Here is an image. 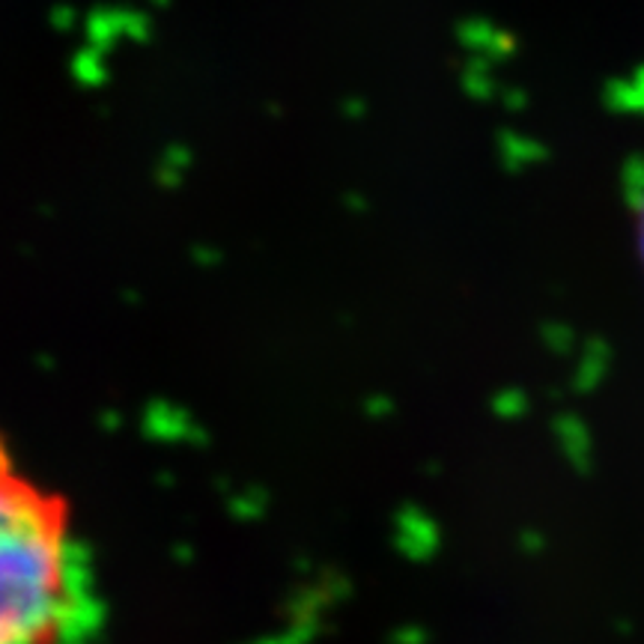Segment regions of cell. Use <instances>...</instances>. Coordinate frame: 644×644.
<instances>
[{"label":"cell","instance_id":"1","mask_svg":"<svg viewBox=\"0 0 644 644\" xmlns=\"http://www.w3.org/2000/svg\"><path fill=\"white\" fill-rule=\"evenodd\" d=\"M93 624V573L69 507L0 450V644H78Z\"/></svg>","mask_w":644,"mask_h":644},{"label":"cell","instance_id":"2","mask_svg":"<svg viewBox=\"0 0 644 644\" xmlns=\"http://www.w3.org/2000/svg\"><path fill=\"white\" fill-rule=\"evenodd\" d=\"M642 245H644V225H642Z\"/></svg>","mask_w":644,"mask_h":644}]
</instances>
